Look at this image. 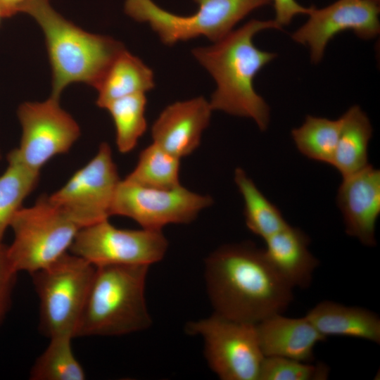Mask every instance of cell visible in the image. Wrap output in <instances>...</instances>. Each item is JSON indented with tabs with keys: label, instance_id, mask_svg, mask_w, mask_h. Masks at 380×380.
Segmentation results:
<instances>
[{
	"label": "cell",
	"instance_id": "cell-16",
	"mask_svg": "<svg viewBox=\"0 0 380 380\" xmlns=\"http://www.w3.org/2000/svg\"><path fill=\"white\" fill-rule=\"evenodd\" d=\"M261 350L265 357L274 356L312 362L316 344L325 341L305 316L286 317L277 313L255 324Z\"/></svg>",
	"mask_w": 380,
	"mask_h": 380
},
{
	"label": "cell",
	"instance_id": "cell-31",
	"mask_svg": "<svg viewBox=\"0 0 380 380\" xmlns=\"http://www.w3.org/2000/svg\"><path fill=\"white\" fill-rule=\"evenodd\" d=\"M372 1H376V2L379 3V0H372Z\"/></svg>",
	"mask_w": 380,
	"mask_h": 380
},
{
	"label": "cell",
	"instance_id": "cell-5",
	"mask_svg": "<svg viewBox=\"0 0 380 380\" xmlns=\"http://www.w3.org/2000/svg\"><path fill=\"white\" fill-rule=\"evenodd\" d=\"M10 227L13 240L6 246L7 260L17 273L30 274L66 253L82 229L48 196H42L30 207H22Z\"/></svg>",
	"mask_w": 380,
	"mask_h": 380
},
{
	"label": "cell",
	"instance_id": "cell-15",
	"mask_svg": "<svg viewBox=\"0 0 380 380\" xmlns=\"http://www.w3.org/2000/svg\"><path fill=\"white\" fill-rule=\"evenodd\" d=\"M212 110L203 96L167 106L152 125L153 143L179 158L189 156L200 145Z\"/></svg>",
	"mask_w": 380,
	"mask_h": 380
},
{
	"label": "cell",
	"instance_id": "cell-2",
	"mask_svg": "<svg viewBox=\"0 0 380 380\" xmlns=\"http://www.w3.org/2000/svg\"><path fill=\"white\" fill-rule=\"evenodd\" d=\"M272 28L281 27L274 20L253 19L213 45L191 51L216 82L217 88L209 102L212 110L251 118L261 131L268 127L270 110L255 91L253 80L277 55L258 49L253 39L259 32Z\"/></svg>",
	"mask_w": 380,
	"mask_h": 380
},
{
	"label": "cell",
	"instance_id": "cell-33",
	"mask_svg": "<svg viewBox=\"0 0 380 380\" xmlns=\"http://www.w3.org/2000/svg\"><path fill=\"white\" fill-rule=\"evenodd\" d=\"M1 152H0V160H1Z\"/></svg>",
	"mask_w": 380,
	"mask_h": 380
},
{
	"label": "cell",
	"instance_id": "cell-32",
	"mask_svg": "<svg viewBox=\"0 0 380 380\" xmlns=\"http://www.w3.org/2000/svg\"><path fill=\"white\" fill-rule=\"evenodd\" d=\"M1 18H2V16H1V13H0V20H1Z\"/></svg>",
	"mask_w": 380,
	"mask_h": 380
},
{
	"label": "cell",
	"instance_id": "cell-23",
	"mask_svg": "<svg viewBox=\"0 0 380 380\" xmlns=\"http://www.w3.org/2000/svg\"><path fill=\"white\" fill-rule=\"evenodd\" d=\"M341 124V118L329 120L308 115L301 126L292 129L291 136L303 156L331 165Z\"/></svg>",
	"mask_w": 380,
	"mask_h": 380
},
{
	"label": "cell",
	"instance_id": "cell-26",
	"mask_svg": "<svg viewBox=\"0 0 380 380\" xmlns=\"http://www.w3.org/2000/svg\"><path fill=\"white\" fill-rule=\"evenodd\" d=\"M146 103L145 94H136L113 100L103 108L113 118L116 145L120 153H127L132 151L146 132Z\"/></svg>",
	"mask_w": 380,
	"mask_h": 380
},
{
	"label": "cell",
	"instance_id": "cell-1",
	"mask_svg": "<svg viewBox=\"0 0 380 380\" xmlns=\"http://www.w3.org/2000/svg\"><path fill=\"white\" fill-rule=\"evenodd\" d=\"M205 281L214 312L256 324L282 313L293 289L268 262L264 249L243 242L220 246L205 259Z\"/></svg>",
	"mask_w": 380,
	"mask_h": 380
},
{
	"label": "cell",
	"instance_id": "cell-21",
	"mask_svg": "<svg viewBox=\"0 0 380 380\" xmlns=\"http://www.w3.org/2000/svg\"><path fill=\"white\" fill-rule=\"evenodd\" d=\"M234 182L243 198L246 224L251 232L265 240L289 224L243 169L236 168Z\"/></svg>",
	"mask_w": 380,
	"mask_h": 380
},
{
	"label": "cell",
	"instance_id": "cell-7",
	"mask_svg": "<svg viewBox=\"0 0 380 380\" xmlns=\"http://www.w3.org/2000/svg\"><path fill=\"white\" fill-rule=\"evenodd\" d=\"M96 267L68 253L31 274L39 300V327L49 338L75 332Z\"/></svg>",
	"mask_w": 380,
	"mask_h": 380
},
{
	"label": "cell",
	"instance_id": "cell-24",
	"mask_svg": "<svg viewBox=\"0 0 380 380\" xmlns=\"http://www.w3.org/2000/svg\"><path fill=\"white\" fill-rule=\"evenodd\" d=\"M180 158L153 143L143 149L137 164L125 179L152 189H172L179 182Z\"/></svg>",
	"mask_w": 380,
	"mask_h": 380
},
{
	"label": "cell",
	"instance_id": "cell-20",
	"mask_svg": "<svg viewBox=\"0 0 380 380\" xmlns=\"http://www.w3.org/2000/svg\"><path fill=\"white\" fill-rule=\"evenodd\" d=\"M341 118L342 124L331 165L343 177L369 165L368 146L372 127L358 106L350 107Z\"/></svg>",
	"mask_w": 380,
	"mask_h": 380
},
{
	"label": "cell",
	"instance_id": "cell-17",
	"mask_svg": "<svg viewBox=\"0 0 380 380\" xmlns=\"http://www.w3.org/2000/svg\"><path fill=\"white\" fill-rule=\"evenodd\" d=\"M265 241V255L280 277L292 289L309 287L319 265L308 249L310 237L288 224Z\"/></svg>",
	"mask_w": 380,
	"mask_h": 380
},
{
	"label": "cell",
	"instance_id": "cell-8",
	"mask_svg": "<svg viewBox=\"0 0 380 380\" xmlns=\"http://www.w3.org/2000/svg\"><path fill=\"white\" fill-rule=\"evenodd\" d=\"M186 332L201 336L212 371L222 380H258L264 355L255 324L214 312L186 324Z\"/></svg>",
	"mask_w": 380,
	"mask_h": 380
},
{
	"label": "cell",
	"instance_id": "cell-18",
	"mask_svg": "<svg viewBox=\"0 0 380 380\" xmlns=\"http://www.w3.org/2000/svg\"><path fill=\"white\" fill-rule=\"evenodd\" d=\"M305 317L325 338L341 336L380 343V319L369 310L324 300L310 310Z\"/></svg>",
	"mask_w": 380,
	"mask_h": 380
},
{
	"label": "cell",
	"instance_id": "cell-30",
	"mask_svg": "<svg viewBox=\"0 0 380 380\" xmlns=\"http://www.w3.org/2000/svg\"><path fill=\"white\" fill-rule=\"evenodd\" d=\"M49 0H0V13L2 18L11 17L18 13H27L34 4Z\"/></svg>",
	"mask_w": 380,
	"mask_h": 380
},
{
	"label": "cell",
	"instance_id": "cell-29",
	"mask_svg": "<svg viewBox=\"0 0 380 380\" xmlns=\"http://www.w3.org/2000/svg\"><path fill=\"white\" fill-rule=\"evenodd\" d=\"M275 11V22L281 27L288 25L299 14H308L311 7L300 5L296 0H272Z\"/></svg>",
	"mask_w": 380,
	"mask_h": 380
},
{
	"label": "cell",
	"instance_id": "cell-4",
	"mask_svg": "<svg viewBox=\"0 0 380 380\" xmlns=\"http://www.w3.org/2000/svg\"><path fill=\"white\" fill-rule=\"evenodd\" d=\"M149 266L96 267L75 337L120 336L148 328L145 288Z\"/></svg>",
	"mask_w": 380,
	"mask_h": 380
},
{
	"label": "cell",
	"instance_id": "cell-11",
	"mask_svg": "<svg viewBox=\"0 0 380 380\" xmlns=\"http://www.w3.org/2000/svg\"><path fill=\"white\" fill-rule=\"evenodd\" d=\"M17 115L22 136L14 151L20 161L35 172L40 173L53 157L67 153L80 135L77 122L53 96L42 102L23 103Z\"/></svg>",
	"mask_w": 380,
	"mask_h": 380
},
{
	"label": "cell",
	"instance_id": "cell-14",
	"mask_svg": "<svg viewBox=\"0 0 380 380\" xmlns=\"http://www.w3.org/2000/svg\"><path fill=\"white\" fill-rule=\"evenodd\" d=\"M337 205L342 213L346 232L367 246L376 244V223L380 214V171L369 164L343 177Z\"/></svg>",
	"mask_w": 380,
	"mask_h": 380
},
{
	"label": "cell",
	"instance_id": "cell-12",
	"mask_svg": "<svg viewBox=\"0 0 380 380\" xmlns=\"http://www.w3.org/2000/svg\"><path fill=\"white\" fill-rule=\"evenodd\" d=\"M110 146L100 144L94 157L75 172L50 199L81 228L108 219L120 182Z\"/></svg>",
	"mask_w": 380,
	"mask_h": 380
},
{
	"label": "cell",
	"instance_id": "cell-6",
	"mask_svg": "<svg viewBox=\"0 0 380 380\" xmlns=\"http://www.w3.org/2000/svg\"><path fill=\"white\" fill-rule=\"evenodd\" d=\"M196 13L178 15L164 10L152 0H126L125 12L138 22L148 23L163 43L172 46L204 36L216 42L251 12L272 0H193Z\"/></svg>",
	"mask_w": 380,
	"mask_h": 380
},
{
	"label": "cell",
	"instance_id": "cell-27",
	"mask_svg": "<svg viewBox=\"0 0 380 380\" xmlns=\"http://www.w3.org/2000/svg\"><path fill=\"white\" fill-rule=\"evenodd\" d=\"M329 368L322 362L312 364L294 359L264 357L258 380H326Z\"/></svg>",
	"mask_w": 380,
	"mask_h": 380
},
{
	"label": "cell",
	"instance_id": "cell-25",
	"mask_svg": "<svg viewBox=\"0 0 380 380\" xmlns=\"http://www.w3.org/2000/svg\"><path fill=\"white\" fill-rule=\"evenodd\" d=\"M70 335L50 337V342L37 358L30 372L31 380H84V370L72 351Z\"/></svg>",
	"mask_w": 380,
	"mask_h": 380
},
{
	"label": "cell",
	"instance_id": "cell-28",
	"mask_svg": "<svg viewBox=\"0 0 380 380\" xmlns=\"http://www.w3.org/2000/svg\"><path fill=\"white\" fill-rule=\"evenodd\" d=\"M16 274L7 260L6 246L3 245L0 247V323L8 312Z\"/></svg>",
	"mask_w": 380,
	"mask_h": 380
},
{
	"label": "cell",
	"instance_id": "cell-19",
	"mask_svg": "<svg viewBox=\"0 0 380 380\" xmlns=\"http://www.w3.org/2000/svg\"><path fill=\"white\" fill-rule=\"evenodd\" d=\"M154 86L152 70L141 59L123 49L94 87L98 91L96 104L103 108L113 100L145 94Z\"/></svg>",
	"mask_w": 380,
	"mask_h": 380
},
{
	"label": "cell",
	"instance_id": "cell-10",
	"mask_svg": "<svg viewBox=\"0 0 380 380\" xmlns=\"http://www.w3.org/2000/svg\"><path fill=\"white\" fill-rule=\"evenodd\" d=\"M213 203L210 196L193 192L182 185L152 189L125 179L118 184L110 214L131 218L144 229L162 230L167 224L191 222Z\"/></svg>",
	"mask_w": 380,
	"mask_h": 380
},
{
	"label": "cell",
	"instance_id": "cell-13",
	"mask_svg": "<svg viewBox=\"0 0 380 380\" xmlns=\"http://www.w3.org/2000/svg\"><path fill=\"white\" fill-rule=\"evenodd\" d=\"M379 4L372 0H338L320 9L312 6L308 21L292 39L308 46L311 61L317 63L329 42L341 32L350 30L365 39L376 37L380 30Z\"/></svg>",
	"mask_w": 380,
	"mask_h": 380
},
{
	"label": "cell",
	"instance_id": "cell-3",
	"mask_svg": "<svg viewBox=\"0 0 380 380\" xmlns=\"http://www.w3.org/2000/svg\"><path fill=\"white\" fill-rule=\"evenodd\" d=\"M42 28L52 71L53 96L60 98L75 82L95 87L112 61L125 47L112 37L87 32L43 1L27 13Z\"/></svg>",
	"mask_w": 380,
	"mask_h": 380
},
{
	"label": "cell",
	"instance_id": "cell-22",
	"mask_svg": "<svg viewBox=\"0 0 380 380\" xmlns=\"http://www.w3.org/2000/svg\"><path fill=\"white\" fill-rule=\"evenodd\" d=\"M8 165L0 175V247L6 229L10 227L23 201L35 189L39 173L26 167L14 149L7 156Z\"/></svg>",
	"mask_w": 380,
	"mask_h": 380
},
{
	"label": "cell",
	"instance_id": "cell-9",
	"mask_svg": "<svg viewBox=\"0 0 380 380\" xmlns=\"http://www.w3.org/2000/svg\"><path fill=\"white\" fill-rule=\"evenodd\" d=\"M167 248L162 230L119 229L106 219L80 229L69 250L94 267L150 266L163 258Z\"/></svg>",
	"mask_w": 380,
	"mask_h": 380
}]
</instances>
